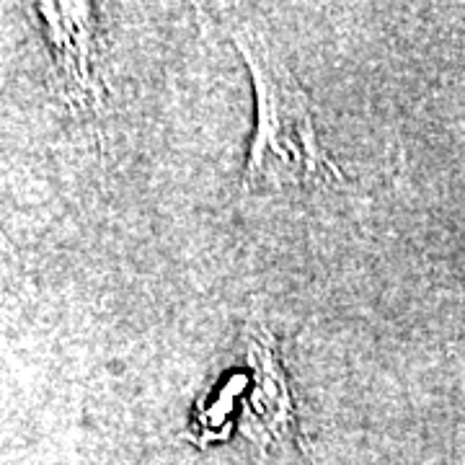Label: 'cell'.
I'll return each instance as SVG.
<instances>
[{
    "label": "cell",
    "mask_w": 465,
    "mask_h": 465,
    "mask_svg": "<svg viewBox=\"0 0 465 465\" xmlns=\"http://www.w3.org/2000/svg\"><path fill=\"white\" fill-rule=\"evenodd\" d=\"M241 57L246 60L256 91V130L243 168V189L256 183L305 186L341 182L329 153L318 140L311 99L264 34L249 24L228 29Z\"/></svg>",
    "instance_id": "6da1fadb"
},
{
    "label": "cell",
    "mask_w": 465,
    "mask_h": 465,
    "mask_svg": "<svg viewBox=\"0 0 465 465\" xmlns=\"http://www.w3.org/2000/svg\"><path fill=\"white\" fill-rule=\"evenodd\" d=\"M246 362L251 393L243 430L262 445L292 442L298 437V416L290 381L280 357V341L266 326L246 329Z\"/></svg>",
    "instance_id": "7a4b0ae2"
},
{
    "label": "cell",
    "mask_w": 465,
    "mask_h": 465,
    "mask_svg": "<svg viewBox=\"0 0 465 465\" xmlns=\"http://www.w3.org/2000/svg\"><path fill=\"white\" fill-rule=\"evenodd\" d=\"M52 54L63 78V96L75 109H101L104 88L96 75V18L88 3H39Z\"/></svg>",
    "instance_id": "3957f363"
},
{
    "label": "cell",
    "mask_w": 465,
    "mask_h": 465,
    "mask_svg": "<svg viewBox=\"0 0 465 465\" xmlns=\"http://www.w3.org/2000/svg\"><path fill=\"white\" fill-rule=\"evenodd\" d=\"M8 259H14V249H11V243H8L5 232L0 231V264H3V262H8Z\"/></svg>",
    "instance_id": "277c9868"
}]
</instances>
